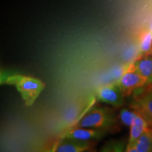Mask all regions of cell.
<instances>
[{"label":"cell","mask_w":152,"mask_h":152,"mask_svg":"<svg viewBox=\"0 0 152 152\" xmlns=\"http://www.w3.org/2000/svg\"><path fill=\"white\" fill-rule=\"evenodd\" d=\"M1 84L13 85L16 87L26 106H33L38 96L45 90L46 85L40 79L22 74L1 75Z\"/></svg>","instance_id":"6da1fadb"},{"label":"cell","mask_w":152,"mask_h":152,"mask_svg":"<svg viewBox=\"0 0 152 152\" xmlns=\"http://www.w3.org/2000/svg\"><path fill=\"white\" fill-rule=\"evenodd\" d=\"M116 123L117 118L111 110L104 107H95L82 118L77 126L107 131L115 127Z\"/></svg>","instance_id":"7a4b0ae2"},{"label":"cell","mask_w":152,"mask_h":152,"mask_svg":"<svg viewBox=\"0 0 152 152\" xmlns=\"http://www.w3.org/2000/svg\"><path fill=\"white\" fill-rule=\"evenodd\" d=\"M115 83L125 96H130L134 91L147 85L146 80L136 70L134 62L125 66L123 73Z\"/></svg>","instance_id":"3957f363"},{"label":"cell","mask_w":152,"mask_h":152,"mask_svg":"<svg viewBox=\"0 0 152 152\" xmlns=\"http://www.w3.org/2000/svg\"><path fill=\"white\" fill-rule=\"evenodd\" d=\"M96 94L99 101L114 107H121L125 104V96L115 82L99 87Z\"/></svg>","instance_id":"277c9868"},{"label":"cell","mask_w":152,"mask_h":152,"mask_svg":"<svg viewBox=\"0 0 152 152\" xmlns=\"http://www.w3.org/2000/svg\"><path fill=\"white\" fill-rule=\"evenodd\" d=\"M106 130L99 129L76 127L66 131L61 138L78 140L83 142H92L103 138L106 134Z\"/></svg>","instance_id":"5b68a950"},{"label":"cell","mask_w":152,"mask_h":152,"mask_svg":"<svg viewBox=\"0 0 152 152\" xmlns=\"http://www.w3.org/2000/svg\"><path fill=\"white\" fill-rule=\"evenodd\" d=\"M132 108L143 115L150 128H152V90L139 94Z\"/></svg>","instance_id":"8992f818"},{"label":"cell","mask_w":152,"mask_h":152,"mask_svg":"<svg viewBox=\"0 0 152 152\" xmlns=\"http://www.w3.org/2000/svg\"><path fill=\"white\" fill-rule=\"evenodd\" d=\"M92 146V142H83L61 137L57 147V152H85L90 151Z\"/></svg>","instance_id":"52a82bcc"},{"label":"cell","mask_w":152,"mask_h":152,"mask_svg":"<svg viewBox=\"0 0 152 152\" xmlns=\"http://www.w3.org/2000/svg\"><path fill=\"white\" fill-rule=\"evenodd\" d=\"M137 115L132 125L130 127V135L127 144H133L141 137L143 133L149 128V123L143 115L137 111Z\"/></svg>","instance_id":"ba28073f"},{"label":"cell","mask_w":152,"mask_h":152,"mask_svg":"<svg viewBox=\"0 0 152 152\" xmlns=\"http://www.w3.org/2000/svg\"><path fill=\"white\" fill-rule=\"evenodd\" d=\"M133 62L138 73L146 80L147 85L152 84V55L140 57Z\"/></svg>","instance_id":"9c48e42d"},{"label":"cell","mask_w":152,"mask_h":152,"mask_svg":"<svg viewBox=\"0 0 152 152\" xmlns=\"http://www.w3.org/2000/svg\"><path fill=\"white\" fill-rule=\"evenodd\" d=\"M137 152H152V128H149L134 143Z\"/></svg>","instance_id":"30bf717a"},{"label":"cell","mask_w":152,"mask_h":152,"mask_svg":"<svg viewBox=\"0 0 152 152\" xmlns=\"http://www.w3.org/2000/svg\"><path fill=\"white\" fill-rule=\"evenodd\" d=\"M139 50L143 56L151 54L152 51V32L145 30L142 32L140 37Z\"/></svg>","instance_id":"8fae6325"},{"label":"cell","mask_w":152,"mask_h":152,"mask_svg":"<svg viewBox=\"0 0 152 152\" xmlns=\"http://www.w3.org/2000/svg\"><path fill=\"white\" fill-rule=\"evenodd\" d=\"M137 113V111L134 109L130 110L128 109H123L120 111L118 118L123 125L130 128L134 122V119L136 118Z\"/></svg>","instance_id":"7c38bea8"},{"label":"cell","mask_w":152,"mask_h":152,"mask_svg":"<svg viewBox=\"0 0 152 152\" xmlns=\"http://www.w3.org/2000/svg\"><path fill=\"white\" fill-rule=\"evenodd\" d=\"M125 142L121 140H111L104 144L100 152H124Z\"/></svg>","instance_id":"4fadbf2b"},{"label":"cell","mask_w":152,"mask_h":152,"mask_svg":"<svg viewBox=\"0 0 152 152\" xmlns=\"http://www.w3.org/2000/svg\"><path fill=\"white\" fill-rule=\"evenodd\" d=\"M124 152H137L134 144H127L126 148L125 149Z\"/></svg>","instance_id":"5bb4252c"},{"label":"cell","mask_w":152,"mask_h":152,"mask_svg":"<svg viewBox=\"0 0 152 152\" xmlns=\"http://www.w3.org/2000/svg\"><path fill=\"white\" fill-rule=\"evenodd\" d=\"M58 142H59V140H58V141H56L54 143V144L52 145V147L50 148V149L47 150L45 152H57V147H58Z\"/></svg>","instance_id":"9a60e30c"},{"label":"cell","mask_w":152,"mask_h":152,"mask_svg":"<svg viewBox=\"0 0 152 152\" xmlns=\"http://www.w3.org/2000/svg\"><path fill=\"white\" fill-rule=\"evenodd\" d=\"M149 30L151 32H152V23H151V25H150V27H149Z\"/></svg>","instance_id":"2e32d148"},{"label":"cell","mask_w":152,"mask_h":152,"mask_svg":"<svg viewBox=\"0 0 152 152\" xmlns=\"http://www.w3.org/2000/svg\"><path fill=\"white\" fill-rule=\"evenodd\" d=\"M87 152H94V151H87Z\"/></svg>","instance_id":"e0dca14e"}]
</instances>
